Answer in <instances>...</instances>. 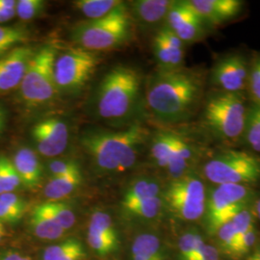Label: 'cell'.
<instances>
[{"label": "cell", "mask_w": 260, "mask_h": 260, "mask_svg": "<svg viewBox=\"0 0 260 260\" xmlns=\"http://www.w3.org/2000/svg\"><path fill=\"white\" fill-rule=\"evenodd\" d=\"M207 73L202 69L158 70L146 87V103L157 121L178 123L202 107L206 95Z\"/></svg>", "instance_id": "1"}, {"label": "cell", "mask_w": 260, "mask_h": 260, "mask_svg": "<svg viewBox=\"0 0 260 260\" xmlns=\"http://www.w3.org/2000/svg\"><path fill=\"white\" fill-rule=\"evenodd\" d=\"M250 101L245 93L213 90L205 95L201 107V127L205 137L230 146L241 143Z\"/></svg>", "instance_id": "2"}, {"label": "cell", "mask_w": 260, "mask_h": 260, "mask_svg": "<svg viewBox=\"0 0 260 260\" xmlns=\"http://www.w3.org/2000/svg\"><path fill=\"white\" fill-rule=\"evenodd\" d=\"M149 131L140 123L119 132L89 131L81 137V145L98 166L106 171L124 172L137 161L141 147Z\"/></svg>", "instance_id": "3"}, {"label": "cell", "mask_w": 260, "mask_h": 260, "mask_svg": "<svg viewBox=\"0 0 260 260\" xmlns=\"http://www.w3.org/2000/svg\"><path fill=\"white\" fill-rule=\"evenodd\" d=\"M142 87L139 72L127 66H118L103 77L98 93L99 114L107 120L129 115L138 103Z\"/></svg>", "instance_id": "4"}, {"label": "cell", "mask_w": 260, "mask_h": 260, "mask_svg": "<svg viewBox=\"0 0 260 260\" xmlns=\"http://www.w3.org/2000/svg\"><path fill=\"white\" fill-rule=\"evenodd\" d=\"M202 171L213 185L249 186L260 181V155L247 149H220L206 156Z\"/></svg>", "instance_id": "5"}, {"label": "cell", "mask_w": 260, "mask_h": 260, "mask_svg": "<svg viewBox=\"0 0 260 260\" xmlns=\"http://www.w3.org/2000/svg\"><path fill=\"white\" fill-rule=\"evenodd\" d=\"M132 18L127 5L121 2L102 19L80 22L72 31V39L81 48L95 51L120 47L131 36Z\"/></svg>", "instance_id": "6"}, {"label": "cell", "mask_w": 260, "mask_h": 260, "mask_svg": "<svg viewBox=\"0 0 260 260\" xmlns=\"http://www.w3.org/2000/svg\"><path fill=\"white\" fill-rule=\"evenodd\" d=\"M56 48L46 46L37 50L19 85L21 100L28 106H39L51 102L58 92L54 77Z\"/></svg>", "instance_id": "7"}, {"label": "cell", "mask_w": 260, "mask_h": 260, "mask_svg": "<svg viewBox=\"0 0 260 260\" xmlns=\"http://www.w3.org/2000/svg\"><path fill=\"white\" fill-rule=\"evenodd\" d=\"M207 193L204 180L189 173L173 179L163 201L178 218L184 221H197L205 216Z\"/></svg>", "instance_id": "8"}, {"label": "cell", "mask_w": 260, "mask_h": 260, "mask_svg": "<svg viewBox=\"0 0 260 260\" xmlns=\"http://www.w3.org/2000/svg\"><path fill=\"white\" fill-rule=\"evenodd\" d=\"M253 194L250 186L214 185L207 193L205 217L208 230L216 233L220 225L230 221L243 209L250 207Z\"/></svg>", "instance_id": "9"}, {"label": "cell", "mask_w": 260, "mask_h": 260, "mask_svg": "<svg viewBox=\"0 0 260 260\" xmlns=\"http://www.w3.org/2000/svg\"><path fill=\"white\" fill-rule=\"evenodd\" d=\"M99 57L84 48H73L57 56L54 77L58 91L75 93L83 88L99 65Z\"/></svg>", "instance_id": "10"}, {"label": "cell", "mask_w": 260, "mask_h": 260, "mask_svg": "<svg viewBox=\"0 0 260 260\" xmlns=\"http://www.w3.org/2000/svg\"><path fill=\"white\" fill-rule=\"evenodd\" d=\"M251 69V61L239 52H232L215 61L207 74V82L215 91L245 93Z\"/></svg>", "instance_id": "11"}, {"label": "cell", "mask_w": 260, "mask_h": 260, "mask_svg": "<svg viewBox=\"0 0 260 260\" xmlns=\"http://www.w3.org/2000/svg\"><path fill=\"white\" fill-rule=\"evenodd\" d=\"M165 26L185 45L202 42L210 31L190 5L189 0L174 1L168 13Z\"/></svg>", "instance_id": "12"}, {"label": "cell", "mask_w": 260, "mask_h": 260, "mask_svg": "<svg viewBox=\"0 0 260 260\" xmlns=\"http://www.w3.org/2000/svg\"><path fill=\"white\" fill-rule=\"evenodd\" d=\"M38 151L47 157L60 155L69 144V128L58 118H47L37 122L31 132Z\"/></svg>", "instance_id": "13"}, {"label": "cell", "mask_w": 260, "mask_h": 260, "mask_svg": "<svg viewBox=\"0 0 260 260\" xmlns=\"http://www.w3.org/2000/svg\"><path fill=\"white\" fill-rule=\"evenodd\" d=\"M186 45L167 26L159 28L152 41V50L159 70L173 71L183 67Z\"/></svg>", "instance_id": "14"}, {"label": "cell", "mask_w": 260, "mask_h": 260, "mask_svg": "<svg viewBox=\"0 0 260 260\" xmlns=\"http://www.w3.org/2000/svg\"><path fill=\"white\" fill-rule=\"evenodd\" d=\"M190 5L209 30L222 26L241 15V0H189Z\"/></svg>", "instance_id": "15"}, {"label": "cell", "mask_w": 260, "mask_h": 260, "mask_svg": "<svg viewBox=\"0 0 260 260\" xmlns=\"http://www.w3.org/2000/svg\"><path fill=\"white\" fill-rule=\"evenodd\" d=\"M35 52L31 47L19 46L0 58V93L19 87Z\"/></svg>", "instance_id": "16"}, {"label": "cell", "mask_w": 260, "mask_h": 260, "mask_svg": "<svg viewBox=\"0 0 260 260\" xmlns=\"http://www.w3.org/2000/svg\"><path fill=\"white\" fill-rule=\"evenodd\" d=\"M173 0H136L130 2L131 18L146 28L164 26Z\"/></svg>", "instance_id": "17"}, {"label": "cell", "mask_w": 260, "mask_h": 260, "mask_svg": "<svg viewBox=\"0 0 260 260\" xmlns=\"http://www.w3.org/2000/svg\"><path fill=\"white\" fill-rule=\"evenodd\" d=\"M13 164L20 177L21 184L28 188H35L40 184L42 167L33 149L27 147L18 149L13 159Z\"/></svg>", "instance_id": "18"}, {"label": "cell", "mask_w": 260, "mask_h": 260, "mask_svg": "<svg viewBox=\"0 0 260 260\" xmlns=\"http://www.w3.org/2000/svg\"><path fill=\"white\" fill-rule=\"evenodd\" d=\"M30 224L33 233L45 240H55L65 233V230L53 218L43 212L37 206L31 214Z\"/></svg>", "instance_id": "19"}, {"label": "cell", "mask_w": 260, "mask_h": 260, "mask_svg": "<svg viewBox=\"0 0 260 260\" xmlns=\"http://www.w3.org/2000/svg\"><path fill=\"white\" fill-rule=\"evenodd\" d=\"M81 180L80 169L65 176L53 177L45 188V195L50 201H59L73 193Z\"/></svg>", "instance_id": "20"}, {"label": "cell", "mask_w": 260, "mask_h": 260, "mask_svg": "<svg viewBox=\"0 0 260 260\" xmlns=\"http://www.w3.org/2000/svg\"><path fill=\"white\" fill-rule=\"evenodd\" d=\"M161 187L156 180L151 178H141L133 182L127 189L122 200V207L126 209L132 205L149 198L160 196Z\"/></svg>", "instance_id": "21"}, {"label": "cell", "mask_w": 260, "mask_h": 260, "mask_svg": "<svg viewBox=\"0 0 260 260\" xmlns=\"http://www.w3.org/2000/svg\"><path fill=\"white\" fill-rule=\"evenodd\" d=\"M131 255L132 260H164L159 239L150 233L141 234L134 240Z\"/></svg>", "instance_id": "22"}, {"label": "cell", "mask_w": 260, "mask_h": 260, "mask_svg": "<svg viewBox=\"0 0 260 260\" xmlns=\"http://www.w3.org/2000/svg\"><path fill=\"white\" fill-rule=\"evenodd\" d=\"M247 150L260 155V105L250 103L246 128L241 141Z\"/></svg>", "instance_id": "23"}, {"label": "cell", "mask_w": 260, "mask_h": 260, "mask_svg": "<svg viewBox=\"0 0 260 260\" xmlns=\"http://www.w3.org/2000/svg\"><path fill=\"white\" fill-rule=\"evenodd\" d=\"M76 9L79 10L88 19H102L116 9L121 1L119 0H78L75 3Z\"/></svg>", "instance_id": "24"}, {"label": "cell", "mask_w": 260, "mask_h": 260, "mask_svg": "<svg viewBox=\"0 0 260 260\" xmlns=\"http://www.w3.org/2000/svg\"><path fill=\"white\" fill-rule=\"evenodd\" d=\"M85 257L83 246L76 240H68L48 247L44 260H82Z\"/></svg>", "instance_id": "25"}, {"label": "cell", "mask_w": 260, "mask_h": 260, "mask_svg": "<svg viewBox=\"0 0 260 260\" xmlns=\"http://www.w3.org/2000/svg\"><path fill=\"white\" fill-rule=\"evenodd\" d=\"M38 208L43 212L53 218L65 231L70 230L75 223V215L74 211L65 205L58 201H49L37 205Z\"/></svg>", "instance_id": "26"}, {"label": "cell", "mask_w": 260, "mask_h": 260, "mask_svg": "<svg viewBox=\"0 0 260 260\" xmlns=\"http://www.w3.org/2000/svg\"><path fill=\"white\" fill-rule=\"evenodd\" d=\"M27 31L19 27L0 26V58L28 40Z\"/></svg>", "instance_id": "27"}, {"label": "cell", "mask_w": 260, "mask_h": 260, "mask_svg": "<svg viewBox=\"0 0 260 260\" xmlns=\"http://www.w3.org/2000/svg\"><path fill=\"white\" fill-rule=\"evenodd\" d=\"M21 180L13 162L9 158L0 156V195L5 193H13L19 186Z\"/></svg>", "instance_id": "28"}, {"label": "cell", "mask_w": 260, "mask_h": 260, "mask_svg": "<svg viewBox=\"0 0 260 260\" xmlns=\"http://www.w3.org/2000/svg\"><path fill=\"white\" fill-rule=\"evenodd\" d=\"M164 201L161 196L144 200L136 205L124 209L125 212L133 217L142 219H153L161 212Z\"/></svg>", "instance_id": "29"}, {"label": "cell", "mask_w": 260, "mask_h": 260, "mask_svg": "<svg viewBox=\"0 0 260 260\" xmlns=\"http://www.w3.org/2000/svg\"><path fill=\"white\" fill-rule=\"evenodd\" d=\"M205 242L195 232L186 233L178 241V250L182 260H196L205 247Z\"/></svg>", "instance_id": "30"}, {"label": "cell", "mask_w": 260, "mask_h": 260, "mask_svg": "<svg viewBox=\"0 0 260 260\" xmlns=\"http://www.w3.org/2000/svg\"><path fill=\"white\" fill-rule=\"evenodd\" d=\"M88 231L103 234L109 238L118 240L110 216L103 211H95L92 215Z\"/></svg>", "instance_id": "31"}, {"label": "cell", "mask_w": 260, "mask_h": 260, "mask_svg": "<svg viewBox=\"0 0 260 260\" xmlns=\"http://www.w3.org/2000/svg\"><path fill=\"white\" fill-rule=\"evenodd\" d=\"M46 8L43 0H19L16 4V15L21 20H31L42 15Z\"/></svg>", "instance_id": "32"}, {"label": "cell", "mask_w": 260, "mask_h": 260, "mask_svg": "<svg viewBox=\"0 0 260 260\" xmlns=\"http://www.w3.org/2000/svg\"><path fill=\"white\" fill-rule=\"evenodd\" d=\"M247 93L250 103L260 105V53L251 61Z\"/></svg>", "instance_id": "33"}, {"label": "cell", "mask_w": 260, "mask_h": 260, "mask_svg": "<svg viewBox=\"0 0 260 260\" xmlns=\"http://www.w3.org/2000/svg\"><path fill=\"white\" fill-rule=\"evenodd\" d=\"M218 235V240L223 248V251L230 254H233L237 244V233L233 228V223L231 221L223 223L219 226L216 231Z\"/></svg>", "instance_id": "34"}, {"label": "cell", "mask_w": 260, "mask_h": 260, "mask_svg": "<svg viewBox=\"0 0 260 260\" xmlns=\"http://www.w3.org/2000/svg\"><path fill=\"white\" fill-rule=\"evenodd\" d=\"M87 240L93 251H96L102 255H105L114 251L118 244V240L116 239H112L103 234L93 233L89 231L87 235Z\"/></svg>", "instance_id": "35"}, {"label": "cell", "mask_w": 260, "mask_h": 260, "mask_svg": "<svg viewBox=\"0 0 260 260\" xmlns=\"http://www.w3.org/2000/svg\"><path fill=\"white\" fill-rule=\"evenodd\" d=\"M255 242H256V232L253 226L249 232H247L240 237V239L236 244L233 255L242 256L245 253L249 252L253 247V245L255 244Z\"/></svg>", "instance_id": "36"}, {"label": "cell", "mask_w": 260, "mask_h": 260, "mask_svg": "<svg viewBox=\"0 0 260 260\" xmlns=\"http://www.w3.org/2000/svg\"><path fill=\"white\" fill-rule=\"evenodd\" d=\"M49 170L54 177H59V176H65L79 170V166L75 161L56 160L49 164Z\"/></svg>", "instance_id": "37"}, {"label": "cell", "mask_w": 260, "mask_h": 260, "mask_svg": "<svg viewBox=\"0 0 260 260\" xmlns=\"http://www.w3.org/2000/svg\"><path fill=\"white\" fill-rule=\"evenodd\" d=\"M23 214L0 201V221L2 223H16L22 218Z\"/></svg>", "instance_id": "38"}, {"label": "cell", "mask_w": 260, "mask_h": 260, "mask_svg": "<svg viewBox=\"0 0 260 260\" xmlns=\"http://www.w3.org/2000/svg\"><path fill=\"white\" fill-rule=\"evenodd\" d=\"M15 0H0V23L7 22L16 16Z\"/></svg>", "instance_id": "39"}, {"label": "cell", "mask_w": 260, "mask_h": 260, "mask_svg": "<svg viewBox=\"0 0 260 260\" xmlns=\"http://www.w3.org/2000/svg\"><path fill=\"white\" fill-rule=\"evenodd\" d=\"M0 201L2 203H4L5 205H9L10 207L17 209L22 213L25 212L26 205H25L24 201L14 193H5V194L0 195Z\"/></svg>", "instance_id": "40"}, {"label": "cell", "mask_w": 260, "mask_h": 260, "mask_svg": "<svg viewBox=\"0 0 260 260\" xmlns=\"http://www.w3.org/2000/svg\"><path fill=\"white\" fill-rule=\"evenodd\" d=\"M196 260H219V252L215 247L205 243V247Z\"/></svg>", "instance_id": "41"}, {"label": "cell", "mask_w": 260, "mask_h": 260, "mask_svg": "<svg viewBox=\"0 0 260 260\" xmlns=\"http://www.w3.org/2000/svg\"><path fill=\"white\" fill-rule=\"evenodd\" d=\"M0 260H30L29 257L16 251H7L0 254Z\"/></svg>", "instance_id": "42"}, {"label": "cell", "mask_w": 260, "mask_h": 260, "mask_svg": "<svg viewBox=\"0 0 260 260\" xmlns=\"http://www.w3.org/2000/svg\"><path fill=\"white\" fill-rule=\"evenodd\" d=\"M5 125H6V112L0 105V136L4 131Z\"/></svg>", "instance_id": "43"}, {"label": "cell", "mask_w": 260, "mask_h": 260, "mask_svg": "<svg viewBox=\"0 0 260 260\" xmlns=\"http://www.w3.org/2000/svg\"><path fill=\"white\" fill-rule=\"evenodd\" d=\"M251 211H252L254 218H256L257 220L260 221V198L253 203Z\"/></svg>", "instance_id": "44"}, {"label": "cell", "mask_w": 260, "mask_h": 260, "mask_svg": "<svg viewBox=\"0 0 260 260\" xmlns=\"http://www.w3.org/2000/svg\"><path fill=\"white\" fill-rule=\"evenodd\" d=\"M247 260H260V247L248 257Z\"/></svg>", "instance_id": "45"}, {"label": "cell", "mask_w": 260, "mask_h": 260, "mask_svg": "<svg viewBox=\"0 0 260 260\" xmlns=\"http://www.w3.org/2000/svg\"><path fill=\"white\" fill-rule=\"evenodd\" d=\"M5 229H4V225L3 223L0 221V240L5 236Z\"/></svg>", "instance_id": "46"}]
</instances>
